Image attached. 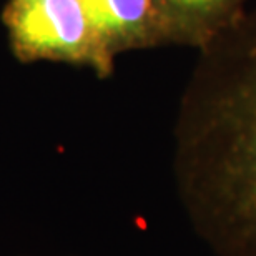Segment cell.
I'll list each match as a JSON object with an SVG mask.
<instances>
[{"label": "cell", "mask_w": 256, "mask_h": 256, "mask_svg": "<svg viewBox=\"0 0 256 256\" xmlns=\"http://www.w3.org/2000/svg\"><path fill=\"white\" fill-rule=\"evenodd\" d=\"M165 35L204 47L244 12L246 0H153Z\"/></svg>", "instance_id": "277c9868"}, {"label": "cell", "mask_w": 256, "mask_h": 256, "mask_svg": "<svg viewBox=\"0 0 256 256\" xmlns=\"http://www.w3.org/2000/svg\"><path fill=\"white\" fill-rule=\"evenodd\" d=\"M202 52L190 98L194 175L213 198L256 224V8Z\"/></svg>", "instance_id": "6da1fadb"}, {"label": "cell", "mask_w": 256, "mask_h": 256, "mask_svg": "<svg viewBox=\"0 0 256 256\" xmlns=\"http://www.w3.org/2000/svg\"><path fill=\"white\" fill-rule=\"evenodd\" d=\"M8 25L25 57L88 62L106 70L112 55L92 27L80 0H12Z\"/></svg>", "instance_id": "7a4b0ae2"}, {"label": "cell", "mask_w": 256, "mask_h": 256, "mask_svg": "<svg viewBox=\"0 0 256 256\" xmlns=\"http://www.w3.org/2000/svg\"><path fill=\"white\" fill-rule=\"evenodd\" d=\"M92 27L112 55L120 48L165 38L153 0H80Z\"/></svg>", "instance_id": "3957f363"}]
</instances>
